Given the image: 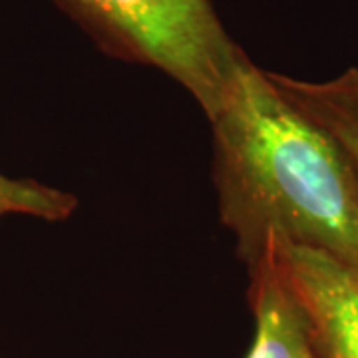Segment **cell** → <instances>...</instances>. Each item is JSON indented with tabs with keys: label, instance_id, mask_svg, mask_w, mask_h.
Masks as SVG:
<instances>
[{
	"label": "cell",
	"instance_id": "obj_3",
	"mask_svg": "<svg viewBox=\"0 0 358 358\" xmlns=\"http://www.w3.org/2000/svg\"><path fill=\"white\" fill-rule=\"evenodd\" d=\"M303 308L320 358H358V267L327 251L268 237L267 243Z\"/></svg>",
	"mask_w": 358,
	"mask_h": 358
},
{
	"label": "cell",
	"instance_id": "obj_1",
	"mask_svg": "<svg viewBox=\"0 0 358 358\" xmlns=\"http://www.w3.org/2000/svg\"><path fill=\"white\" fill-rule=\"evenodd\" d=\"M209 122L219 215L247 267L268 237L358 267L357 169L247 54Z\"/></svg>",
	"mask_w": 358,
	"mask_h": 358
},
{
	"label": "cell",
	"instance_id": "obj_7",
	"mask_svg": "<svg viewBox=\"0 0 358 358\" xmlns=\"http://www.w3.org/2000/svg\"><path fill=\"white\" fill-rule=\"evenodd\" d=\"M331 82H333L334 86L341 90L346 98H348V100L358 108V68H350V70H346L345 74L333 78Z\"/></svg>",
	"mask_w": 358,
	"mask_h": 358
},
{
	"label": "cell",
	"instance_id": "obj_2",
	"mask_svg": "<svg viewBox=\"0 0 358 358\" xmlns=\"http://www.w3.org/2000/svg\"><path fill=\"white\" fill-rule=\"evenodd\" d=\"M98 46L120 60L154 66L215 114L245 52L209 0H56Z\"/></svg>",
	"mask_w": 358,
	"mask_h": 358
},
{
	"label": "cell",
	"instance_id": "obj_4",
	"mask_svg": "<svg viewBox=\"0 0 358 358\" xmlns=\"http://www.w3.org/2000/svg\"><path fill=\"white\" fill-rule=\"evenodd\" d=\"M249 271V305L255 315V338L245 358H320L308 334L303 308L282 277L271 247Z\"/></svg>",
	"mask_w": 358,
	"mask_h": 358
},
{
	"label": "cell",
	"instance_id": "obj_6",
	"mask_svg": "<svg viewBox=\"0 0 358 358\" xmlns=\"http://www.w3.org/2000/svg\"><path fill=\"white\" fill-rule=\"evenodd\" d=\"M78 207L72 193L44 185L36 179L8 178L0 173V219L6 215H26L40 221H64Z\"/></svg>",
	"mask_w": 358,
	"mask_h": 358
},
{
	"label": "cell",
	"instance_id": "obj_5",
	"mask_svg": "<svg viewBox=\"0 0 358 358\" xmlns=\"http://www.w3.org/2000/svg\"><path fill=\"white\" fill-rule=\"evenodd\" d=\"M271 74V72H268ZM275 86L296 103L305 114L327 129L358 173V108L346 98L331 80L305 82L294 78L271 74Z\"/></svg>",
	"mask_w": 358,
	"mask_h": 358
}]
</instances>
